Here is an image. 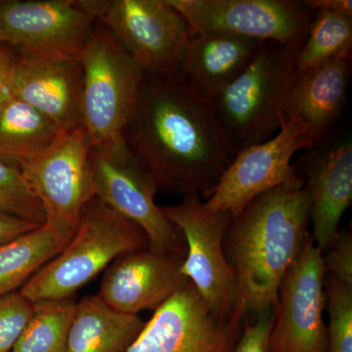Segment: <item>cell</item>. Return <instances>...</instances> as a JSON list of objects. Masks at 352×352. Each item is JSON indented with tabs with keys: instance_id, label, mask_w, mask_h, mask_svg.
<instances>
[{
	"instance_id": "cell-7",
	"label": "cell",
	"mask_w": 352,
	"mask_h": 352,
	"mask_svg": "<svg viewBox=\"0 0 352 352\" xmlns=\"http://www.w3.org/2000/svg\"><path fill=\"white\" fill-rule=\"evenodd\" d=\"M94 195L144 231L149 249L184 258L177 229L164 217L155 197L159 187L126 138L90 148Z\"/></svg>"
},
{
	"instance_id": "cell-19",
	"label": "cell",
	"mask_w": 352,
	"mask_h": 352,
	"mask_svg": "<svg viewBox=\"0 0 352 352\" xmlns=\"http://www.w3.org/2000/svg\"><path fill=\"white\" fill-rule=\"evenodd\" d=\"M261 43L230 32L195 34L185 50L180 73L212 99L244 69Z\"/></svg>"
},
{
	"instance_id": "cell-28",
	"label": "cell",
	"mask_w": 352,
	"mask_h": 352,
	"mask_svg": "<svg viewBox=\"0 0 352 352\" xmlns=\"http://www.w3.org/2000/svg\"><path fill=\"white\" fill-rule=\"evenodd\" d=\"M275 321V309L261 312L245 319L242 333L233 352H270L271 331Z\"/></svg>"
},
{
	"instance_id": "cell-25",
	"label": "cell",
	"mask_w": 352,
	"mask_h": 352,
	"mask_svg": "<svg viewBox=\"0 0 352 352\" xmlns=\"http://www.w3.org/2000/svg\"><path fill=\"white\" fill-rule=\"evenodd\" d=\"M0 210L32 223L45 222L41 201L25 180L22 171L0 161Z\"/></svg>"
},
{
	"instance_id": "cell-12",
	"label": "cell",
	"mask_w": 352,
	"mask_h": 352,
	"mask_svg": "<svg viewBox=\"0 0 352 352\" xmlns=\"http://www.w3.org/2000/svg\"><path fill=\"white\" fill-rule=\"evenodd\" d=\"M305 135L302 124L286 120L276 135L238 153L204 201L206 208L212 212H229L234 219L265 192L282 185L303 184L291 161L296 152L309 148Z\"/></svg>"
},
{
	"instance_id": "cell-9",
	"label": "cell",
	"mask_w": 352,
	"mask_h": 352,
	"mask_svg": "<svg viewBox=\"0 0 352 352\" xmlns=\"http://www.w3.org/2000/svg\"><path fill=\"white\" fill-rule=\"evenodd\" d=\"M20 170L41 201L44 226L69 242L95 197L90 145L82 127L60 133L47 151Z\"/></svg>"
},
{
	"instance_id": "cell-22",
	"label": "cell",
	"mask_w": 352,
	"mask_h": 352,
	"mask_svg": "<svg viewBox=\"0 0 352 352\" xmlns=\"http://www.w3.org/2000/svg\"><path fill=\"white\" fill-rule=\"evenodd\" d=\"M67 244L43 224L0 245V296L20 291Z\"/></svg>"
},
{
	"instance_id": "cell-6",
	"label": "cell",
	"mask_w": 352,
	"mask_h": 352,
	"mask_svg": "<svg viewBox=\"0 0 352 352\" xmlns=\"http://www.w3.org/2000/svg\"><path fill=\"white\" fill-rule=\"evenodd\" d=\"M103 25L148 76H175L182 69L191 34L168 0H76Z\"/></svg>"
},
{
	"instance_id": "cell-26",
	"label": "cell",
	"mask_w": 352,
	"mask_h": 352,
	"mask_svg": "<svg viewBox=\"0 0 352 352\" xmlns=\"http://www.w3.org/2000/svg\"><path fill=\"white\" fill-rule=\"evenodd\" d=\"M325 292L329 311L326 352H352V286L329 277Z\"/></svg>"
},
{
	"instance_id": "cell-24",
	"label": "cell",
	"mask_w": 352,
	"mask_h": 352,
	"mask_svg": "<svg viewBox=\"0 0 352 352\" xmlns=\"http://www.w3.org/2000/svg\"><path fill=\"white\" fill-rule=\"evenodd\" d=\"M73 298L34 302V311L11 352H65L75 314Z\"/></svg>"
},
{
	"instance_id": "cell-2",
	"label": "cell",
	"mask_w": 352,
	"mask_h": 352,
	"mask_svg": "<svg viewBox=\"0 0 352 352\" xmlns=\"http://www.w3.org/2000/svg\"><path fill=\"white\" fill-rule=\"evenodd\" d=\"M309 221L303 184L265 192L234 217L223 249L237 278L236 317L245 321L276 308L282 280L309 236Z\"/></svg>"
},
{
	"instance_id": "cell-33",
	"label": "cell",
	"mask_w": 352,
	"mask_h": 352,
	"mask_svg": "<svg viewBox=\"0 0 352 352\" xmlns=\"http://www.w3.org/2000/svg\"><path fill=\"white\" fill-rule=\"evenodd\" d=\"M3 43H2L1 36H0V44Z\"/></svg>"
},
{
	"instance_id": "cell-16",
	"label": "cell",
	"mask_w": 352,
	"mask_h": 352,
	"mask_svg": "<svg viewBox=\"0 0 352 352\" xmlns=\"http://www.w3.org/2000/svg\"><path fill=\"white\" fill-rule=\"evenodd\" d=\"M183 259L149 248L122 254L106 270L99 298L120 314L155 311L188 284L180 272Z\"/></svg>"
},
{
	"instance_id": "cell-8",
	"label": "cell",
	"mask_w": 352,
	"mask_h": 352,
	"mask_svg": "<svg viewBox=\"0 0 352 352\" xmlns=\"http://www.w3.org/2000/svg\"><path fill=\"white\" fill-rule=\"evenodd\" d=\"M162 210L186 241L187 252L180 272L194 285L214 314L223 318L235 316L237 278L223 249L232 215L210 212L198 194L184 196L180 203Z\"/></svg>"
},
{
	"instance_id": "cell-4",
	"label": "cell",
	"mask_w": 352,
	"mask_h": 352,
	"mask_svg": "<svg viewBox=\"0 0 352 352\" xmlns=\"http://www.w3.org/2000/svg\"><path fill=\"white\" fill-rule=\"evenodd\" d=\"M82 127L90 148L126 138L149 76L95 21L82 56Z\"/></svg>"
},
{
	"instance_id": "cell-13",
	"label": "cell",
	"mask_w": 352,
	"mask_h": 352,
	"mask_svg": "<svg viewBox=\"0 0 352 352\" xmlns=\"http://www.w3.org/2000/svg\"><path fill=\"white\" fill-rule=\"evenodd\" d=\"M243 325L214 314L189 281L155 310L126 352H233Z\"/></svg>"
},
{
	"instance_id": "cell-29",
	"label": "cell",
	"mask_w": 352,
	"mask_h": 352,
	"mask_svg": "<svg viewBox=\"0 0 352 352\" xmlns=\"http://www.w3.org/2000/svg\"><path fill=\"white\" fill-rule=\"evenodd\" d=\"M323 256L326 274L352 286V237L351 231L338 233L333 244Z\"/></svg>"
},
{
	"instance_id": "cell-17",
	"label": "cell",
	"mask_w": 352,
	"mask_h": 352,
	"mask_svg": "<svg viewBox=\"0 0 352 352\" xmlns=\"http://www.w3.org/2000/svg\"><path fill=\"white\" fill-rule=\"evenodd\" d=\"M11 94L48 118L61 133L82 127L80 60L18 54Z\"/></svg>"
},
{
	"instance_id": "cell-32",
	"label": "cell",
	"mask_w": 352,
	"mask_h": 352,
	"mask_svg": "<svg viewBox=\"0 0 352 352\" xmlns=\"http://www.w3.org/2000/svg\"><path fill=\"white\" fill-rule=\"evenodd\" d=\"M303 2L311 11L324 10L352 17L351 0H307Z\"/></svg>"
},
{
	"instance_id": "cell-3",
	"label": "cell",
	"mask_w": 352,
	"mask_h": 352,
	"mask_svg": "<svg viewBox=\"0 0 352 352\" xmlns=\"http://www.w3.org/2000/svg\"><path fill=\"white\" fill-rule=\"evenodd\" d=\"M148 248L140 227L94 197L68 244L19 292L32 302L69 300L122 254Z\"/></svg>"
},
{
	"instance_id": "cell-30",
	"label": "cell",
	"mask_w": 352,
	"mask_h": 352,
	"mask_svg": "<svg viewBox=\"0 0 352 352\" xmlns=\"http://www.w3.org/2000/svg\"><path fill=\"white\" fill-rule=\"evenodd\" d=\"M17 52L6 43L0 44V102L11 96V83Z\"/></svg>"
},
{
	"instance_id": "cell-20",
	"label": "cell",
	"mask_w": 352,
	"mask_h": 352,
	"mask_svg": "<svg viewBox=\"0 0 352 352\" xmlns=\"http://www.w3.org/2000/svg\"><path fill=\"white\" fill-rule=\"evenodd\" d=\"M145 323L109 307L98 295L85 296L76 303L65 352H126Z\"/></svg>"
},
{
	"instance_id": "cell-1",
	"label": "cell",
	"mask_w": 352,
	"mask_h": 352,
	"mask_svg": "<svg viewBox=\"0 0 352 352\" xmlns=\"http://www.w3.org/2000/svg\"><path fill=\"white\" fill-rule=\"evenodd\" d=\"M126 141L159 189L206 199L240 152L212 99L182 74L149 76Z\"/></svg>"
},
{
	"instance_id": "cell-18",
	"label": "cell",
	"mask_w": 352,
	"mask_h": 352,
	"mask_svg": "<svg viewBox=\"0 0 352 352\" xmlns=\"http://www.w3.org/2000/svg\"><path fill=\"white\" fill-rule=\"evenodd\" d=\"M351 52L344 53L307 69L296 76L289 90L283 122L295 120L302 124L309 148L327 138L342 117L351 80Z\"/></svg>"
},
{
	"instance_id": "cell-31",
	"label": "cell",
	"mask_w": 352,
	"mask_h": 352,
	"mask_svg": "<svg viewBox=\"0 0 352 352\" xmlns=\"http://www.w3.org/2000/svg\"><path fill=\"white\" fill-rule=\"evenodd\" d=\"M39 226H41L0 210V245L34 230Z\"/></svg>"
},
{
	"instance_id": "cell-10",
	"label": "cell",
	"mask_w": 352,
	"mask_h": 352,
	"mask_svg": "<svg viewBox=\"0 0 352 352\" xmlns=\"http://www.w3.org/2000/svg\"><path fill=\"white\" fill-rule=\"evenodd\" d=\"M189 25L191 36L222 32L300 50L314 17L293 0H168Z\"/></svg>"
},
{
	"instance_id": "cell-5",
	"label": "cell",
	"mask_w": 352,
	"mask_h": 352,
	"mask_svg": "<svg viewBox=\"0 0 352 352\" xmlns=\"http://www.w3.org/2000/svg\"><path fill=\"white\" fill-rule=\"evenodd\" d=\"M298 48L263 41L244 69L212 99L239 151L272 138L296 76Z\"/></svg>"
},
{
	"instance_id": "cell-15",
	"label": "cell",
	"mask_w": 352,
	"mask_h": 352,
	"mask_svg": "<svg viewBox=\"0 0 352 352\" xmlns=\"http://www.w3.org/2000/svg\"><path fill=\"white\" fill-rule=\"evenodd\" d=\"M303 187L310 201L312 239L323 254L339 233L340 219L352 201V142L329 135L302 157Z\"/></svg>"
},
{
	"instance_id": "cell-11",
	"label": "cell",
	"mask_w": 352,
	"mask_h": 352,
	"mask_svg": "<svg viewBox=\"0 0 352 352\" xmlns=\"http://www.w3.org/2000/svg\"><path fill=\"white\" fill-rule=\"evenodd\" d=\"M323 252L308 236L280 285L270 352H326Z\"/></svg>"
},
{
	"instance_id": "cell-27",
	"label": "cell",
	"mask_w": 352,
	"mask_h": 352,
	"mask_svg": "<svg viewBox=\"0 0 352 352\" xmlns=\"http://www.w3.org/2000/svg\"><path fill=\"white\" fill-rule=\"evenodd\" d=\"M34 302L19 291L0 296V352H11L31 318Z\"/></svg>"
},
{
	"instance_id": "cell-21",
	"label": "cell",
	"mask_w": 352,
	"mask_h": 352,
	"mask_svg": "<svg viewBox=\"0 0 352 352\" xmlns=\"http://www.w3.org/2000/svg\"><path fill=\"white\" fill-rule=\"evenodd\" d=\"M60 133L48 118L17 97L0 102V161L20 170L47 151Z\"/></svg>"
},
{
	"instance_id": "cell-14",
	"label": "cell",
	"mask_w": 352,
	"mask_h": 352,
	"mask_svg": "<svg viewBox=\"0 0 352 352\" xmlns=\"http://www.w3.org/2000/svg\"><path fill=\"white\" fill-rule=\"evenodd\" d=\"M94 23L76 0L0 1L2 43L22 56L80 60Z\"/></svg>"
},
{
	"instance_id": "cell-23",
	"label": "cell",
	"mask_w": 352,
	"mask_h": 352,
	"mask_svg": "<svg viewBox=\"0 0 352 352\" xmlns=\"http://www.w3.org/2000/svg\"><path fill=\"white\" fill-rule=\"evenodd\" d=\"M351 47L352 18L328 11H317L310 23L307 41L296 54V78L307 69L344 53H351Z\"/></svg>"
}]
</instances>
